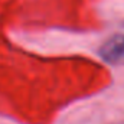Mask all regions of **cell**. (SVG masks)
<instances>
[{"label":"cell","mask_w":124,"mask_h":124,"mask_svg":"<svg viewBox=\"0 0 124 124\" xmlns=\"http://www.w3.org/2000/svg\"><path fill=\"white\" fill-rule=\"evenodd\" d=\"M101 56L110 63H124V35L111 38L102 45Z\"/></svg>","instance_id":"cell-1"}]
</instances>
